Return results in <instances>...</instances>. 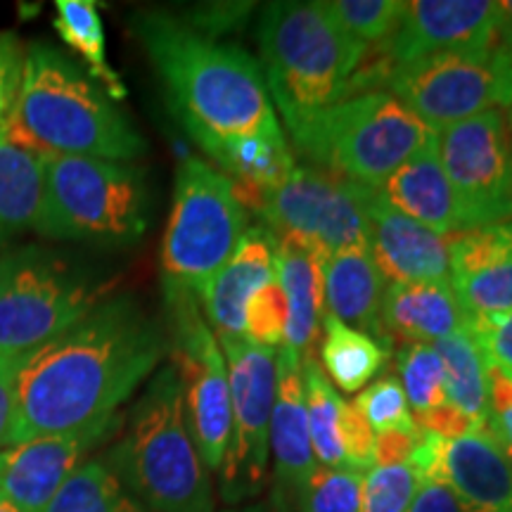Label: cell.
Listing matches in <instances>:
<instances>
[{
  "instance_id": "d6a6232c",
  "label": "cell",
  "mask_w": 512,
  "mask_h": 512,
  "mask_svg": "<svg viewBox=\"0 0 512 512\" xmlns=\"http://www.w3.org/2000/svg\"><path fill=\"white\" fill-rule=\"evenodd\" d=\"M396 368L403 382V394L415 415L448 403L446 370L432 344H401L396 351Z\"/></svg>"
},
{
  "instance_id": "6da1fadb",
  "label": "cell",
  "mask_w": 512,
  "mask_h": 512,
  "mask_svg": "<svg viewBox=\"0 0 512 512\" xmlns=\"http://www.w3.org/2000/svg\"><path fill=\"white\" fill-rule=\"evenodd\" d=\"M169 339L131 294L102 299L62 335L17 363L8 446L110 427L162 368Z\"/></svg>"
},
{
  "instance_id": "8992f818",
  "label": "cell",
  "mask_w": 512,
  "mask_h": 512,
  "mask_svg": "<svg viewBox=\"0 0 512 512\" xmlns=\"http://www.w3.org/2000/svg\"><path fill=\"white\" fill-rule=\"evenodd\" d=\"M437 131L389 91H368L328 107L292 133L313 169L377 190L413 155L434 143Z\"/></svg>"
},
{
  "instance_id": "816d5d0a",
  "label": "cell",
  "mask_w": 512,
  "mask_h": 512,
  "mask_svg": "<svg viewBox=\"0 0 512 512\" xmlns=\"http://www.w3.org/2000/svg\"><path fill=\"white\" fill-rule=\"evenodd\" d=\"M0 512H24V510H19L17 505H12L8 498H3L0 496Z\"/></svg>"
},
{
  "instance_id": "603a6c76",
  "label": "cell",
  "mask_w": 512,
  "mask_h": 512,
  "mask_svg": "<svg viewBox=\"0 0 512 512\" xmlns=\"http://www.w3.org/2000/svg\"><path fill=\"white\" fill-rule=\"evenodd\" d=\"M377 200L434 233H463V216L437 152V138L375 190Z\"/></svg>"
},
{
  "instance_id": "4fadbf2b",
  "label": "cell",
  "mask_w": 512,
  "mask_h": 512,
  "mask_svg": "<svg viewBox=\"0 0 512 512\" xmlns=\"http://www.w3.org/2000/svg\"><path fill=\"white\" fill-rule=\"evenodd\" d=\"M389 93L432 131L460 124L494 107H505L503 67L494 43L446 50L394 69Z\"/></svg>"
},
{
  "instance_id": "ba28073f",
  "label": "cell",
  "mask_w": 512,
  "mask_h": 512,
  "mask_svg": "<svg viewBox=\"0 0 512 512\" xmlns=\"http://www.w3.org/2000/svg\"><path fill=\"white\" fill-rule=\"evenodd\" d=\"M102 302V285L41 247L0 256V356L22 361Z\"/></svg>"
},
{
  "instance_id": "e575fe53",
  "label": "cell",
  "mask_w": 512,
  "mask_h": 512,
  "mask_svg": "<svg viewBox=\"0 0 512 512\" xmlns=\"http://www.w3.org/2000/svg\"><path fill=\"white\" fill-rule=\"evenodd\" d=\"M420 482L413 465H373L363 475L358 512H408Z\"/></svg>"
},
{
  "instance_id": "c3c4849f",
  "label": "cell",
  "mask_w": 512,
  "mask_h": 512,
  "mask_svg": "<svg viewBox=\"0 0 512 512\" xmlns=\"http://www.w3.org/2000/svg\"><path fill=\"white\" fill-rule=\"evenodd\" d=\"M498 55V53H496ZM498 60H501V67H503V83H505V107L512 102V57H501L498 55Z\"/></svg>"
},
{
  "instance_id": "d4e9b609",
  "label": "cell",
  "mask_w": 512,
  "mask_h": 512,
  "mask_svg": "<svg viewBox=\"0 0 512 512\" xmlns=\"http://www.w3.org/2000/svg\"><path fill=\"white\" fill-rule=\"evenodd\" d=\"M323 264L325 256L309 242L283 235L275 249V280L287 302V332L283 347L297 356L313 354L318 337L323 304Z\"/></svg>"
},
{
  "instance_id": "3957f363",
  "label": "cell",
  "mask_w": 512,
  "mask_h": 512,
  "mask_svg": "<svg viewBox=\"0 0 512 512\" xmlns=\"http://www.w3.org/2000/svg\"><path fill=\"white\" fill-rule=\"evenodd\" d=\"M3 133L41 157L133 162L147 150L110 95L48 43L24 50L22 86Z\"/></svg>"
},
{
  "instance_id": "f546056e",
  "label": "cell",
  "mask_w": 512,
  "mask_h": 512,
  "mask_svg": "<svg viewBox=\"0 0 512 512\" xmlns=\"http://www.w3.org/2000/svg\"><path fill=\"white\" fill-rule=\"evenodd\" d=\"M302 382L313 458L320 467L344 470L342 444L349 403L332 387L313 354L302 358Z\"/></svg>"
},
{
  "instance_id": "9a60e30c",
  "label": "cell",
  "mask_w": 512,
  "mask_h": 512,
  "mask_svg": "<svg viewBox=\"0 0 512 512\" xmlns=\"http://www.w3.org/2000/svg\"><path fill=\"white\" fill-rule=\"evenodd\" d=\"M411 465L420 479L444 484L465 512H512V460L489 425L458 439L422 432Z\"/></svg>"
},
{
  "instance_id": "681fc988",
  "label": "cell",
  "mask_w": 512,
  "mask_h": 512,
  "mask_svg": "<svg viewBox=\"0 0 512 512\" xmlns=\"http://www.w3.org/2000/svg\"><path fill=\"white\" fill-rule=\"evenodd\" d=\"M503 117H505V133H508V145H510V155H512V102H510V105H508V107H505Z\"/></svg>"
},
{
  "instance_id": "4dcf8cb0",
  "label": "cell",
  "mask_w": 512,
  "mask_h": 512,
  "mask_svg": "<svg viewBox=\"0 0 512 512\" xmlns=\"http://www.w3.org/2000/svg\"><path fill=\"white\" fill-rule=\"evenodd\" d=\"M446 370V396L453 408L477 425H489V373L467 325L432 344Z\"/></svg>"
},
{
  "instance_id": "e0dca14e",
  "label": "cell",
  "mask_w": 512,
  "mask_h": 512,
  "mask_svg": "<svg viewBox=\"0 0 512 512\" xmlns=\"http://www.w3.org/2000/svg\"><path fill=\"white\" fill-rule=\"evenodd\" d=\"M117 427L121 420L98 430L48 434L5 446L0 451V496L24 512H43L64 482L86 463L88 453Z\"/></svg>"
},
{
  "instance_id": "7402d4cb",
  "label": "cell",
  "mask_w": 512,
  "mask_h": 512,
  "mask_svg": "<svg viewBox=\"0 0 512 512\" xmlns=\"http://www.w3.org/2000/svg\"><path fill=\"white\" fill-rule=\"evenodd\" d=\"M190 138L207 152L214 169L233 183L245 211H259L264 192L283 183L297 166L283 131L249 136L190 133Z\"/></svg>"
},
{
  "instance_id": "f5cc1de1",
  "label": "cell",
  "mask_w": 512,
  "mask_h": 512,
  "mask_svg": "<svg viewBox=\"0 0 512 512\" xmlns=\"http://www.w3.org/2000/svg\"><path fill=\"white\" fill-rule=\"evenodd\" d=\"M510 460H512V458H510Z\"/></svg>"
},
{
  "instance_id": "ee69618b",
  "label": "cell",
  "mask_w": 512,
  "mask_h": 512,
  "mask_svg": "<svg viewBox=\"0 0 512 512\" xmlns=\"http://www.w3.org/2000/svg\"><path fill=\"white\" fill-rule=\"evenodd\" d=\"M413 420L420 432L437 434V437H444V439H458L470 432L482 430V425H477L475 420L467 418L465 413H460L458 408L451 406V403H444V406L434 408V411L415 415Z\"/></svg>"
},
{
  "instance_id": "5bb4252c",
  "label": "cell",
  "mask_w": 512,
  "mask_h": 512,
  "mask_svg": "<svg viewBox=\"0 0 512 512\" xmlns=\"http://www.w3.org/2000/svg\"><path fill=\"white\" fill-rule=\"evenodd\" d=\"M437 152L465 230L512 219V155L501 107L439 131Z\"/></svg>"
},
{
  "instance_id": "ac0fdd59",
  "label": "cell",
  "mask_w": 512,
  "mask_h": 512,
  "mask_svg": "<svg viewBox=\"0 0 512 512\" xmlns=\"http://www.w3.org/2000/svg\"><path fill=\"white\" fill-rule=\"evenodd\" d=\"M451 287L467 316L512 311V219L451 235Z\"/></svg>"
},
{
  "instance_id": "7bdbcfd3",
  "label": "cell",
  "mask_w": 512,
  "mask_h": 512,
  "mask_svg": "<svg viewBox=\"0 0 512 512\" xmlns=\"http://www.w3.org/2000/svg\"><path fill=\"white\" fill-rule=\"evenodd\" d=\"M422 432L415 430H389L375 434L373 465H411L418 453Z\"/></svg>"
},
{
  "instance_id": "836d02e7",
  "label": "cell",
  "mask_w": 512,
  "mask_h": 512,
  "mask_svg": "<svg viewBox=\"0 0 512 512\" xmlns=\"http://www.w3.org/2000/svg\"><path fill=\"white\" fill-rule=\"evenodd\" d=\"M325 8L337 24L361 41L363 46H380L399 27L406 3L403 0H335Z\"/></svg>"
},
{
  "instance_id": "4316f807",
  "label": "cell",
  "mask_w": 512,
  "mask_h": 512,
  "mask_svg": "<svg viewBox=\"0 0 512 512\" xmlns=\"http://www.w3.org/2000/svg\"><path fill=\"white\" fill-rule=\"evenodd\" d=\"M46 157L0 131V240L34 230L43 200Z\"/></svg>"
},
{
  "instance_id": "d590c367",
  "label": "cell",
  "mask_w": 512,
  "mask_h": 512,
  "mask_svg": "<svg viewBox=\"0 0 512 512\" xmlns=\"http://www.w3.org/2000/svg\"><path fill=\"white\" fill-rule=\"evenodd\" d=\"M354 408L366 418L375 434L389 430H415L411 406H408L401 382L392 375L368 384L356 396Z\"/></svg>"
},
{
  "instance_id": "7a4b0ae2",
  "label": "cell",
  "mask_w": 512,
  "mask_h": 512,
  "mask_svg": "<svg viewBox=\"0 0 512 512\" xmlns=\"http://www.w3.org/2000/svg\"><path fill=\"white\" fill-rule=\"evenodd\" d=\"M133 29L188 133H280L261 64L240 46L190 29L169 12H140Z\"/></svg>"
},
{
  "instance_id": "b9f144b4",
  "label": "cell",
  "mask_w": 512,
  "mask_h": 512,
  "mask_svg": "<svg viewBox=\"0 0 512 512\" xmlns=\"http://www.w3.org/2000/svg\"><path fill=\"white\" fill-rule=\"evenodd\" d=\"M254 10L252 3H211L200 5L181 19L183 24H188L190 29L200 31V34L214 38L226 31L235 29L245 19L249 12Z\"/></svg>"
},
{
  "instance_id": "f35d334b",
  "label": "cell",
  "mask_w": 512,
  "mask_h": 512,
  "mask_svg": "<svg viewBox=\"0 0 512 512\" xmlns=\"http://www.w3.org/2000/svg\"><path fill=\"white\" fill-rule=\"evenodd\" d=\"M467 330L482 351L486 366L512 375V311L496 316H467Z\"/></svg>"
},
{
  "instance_id": "484cf974",
  "label": "cell",
  "mask_w": 512,
  "mask_h": 512,
  "mask_svg": "<svg viewBox=\"0 0 512 512\" xmlns=\"http://www.w3.org/2000/svg\"><path fill=\"white\" fill-rule=\"evenodd\" d=\"M382 325L389 342L434 344L467 325L451 283L389 285L382 302Z\"/></svg>"
},
{
  "instance_id": "cb8c5ba5",
  "label": "cell",
  "mask_w": 512,
  "mask_h": 512,
  "mask_svg": "<svg viewBox=\"0 0 512 512\" xmlns=\"http://www.w3.org/2000/svg\"><path fill=\"white\" fill-rule=\"evenodd\" d=\"M384 278L377 271L368 247L344 249L323 264L325 313L358 332L375 337L382 347H392L382 325Z\"/></svg>"
},
{
  "instance_id": "9c48e42d",
  "label": "cell",
  "mask_w": 512,
  "mask_h": 512,
  "mask_svg": "<svg viewBox=\"0 0 512 512\" xmlns=\"http://www.w3.org/2000/svg\"><path fill=\"white\" fill-rule=\"evenodd\" d=\"M245 233L247 211L233 183L204 159L185 155L176 169L174 204L162 240V280L197 294L233 256Z\"/></svg>"
},
{
  "instance_id": "7c38bea8",
  "label": "cell",
  "mask_w": 512,
  "mask_h": 512,
  "mask_svg": "<svg viewBox=\"0 0 512 512\" xmlns=\"http://www.w3.org/2000/svg\"><path fill=\"white\" fill-rule=\"evenodd\" d=\"M373 195L375 190L313 166H294L283 183L264 192L256 214L275 238H299L328 259L344 249L368 247Z\"/></svg>"
},
{
  "instance_id": "7dc6e473",
  "label": "cell",
  "mask_w": 512,
  "mask_h": 512,
  "mask_svg": "<svg viewBox=\"0 0 512 512\" xmlns=\"http://www.w3.org/2000/svg\"><path fill=\"white\" fill-rule=\"evenodd\" d=\"M494 48L501 57H512V0L498 3Z\"/></svg>"
},
{
  "instance_id": "60d3db41",
  "label": "cell",
  "mask_w": 512,
  "mask_h": 512,
  "mask_svg": "<svg viewBox=\"0 0 512 512\" xmlns=\"http://www.w3.org/2000/svg\"><path fill=\"white\" fill-rule=\"evenodd\" d=\"M489 373V427L512 458V375L486 366Z\"/></svg>"
},
{
  "instance_id": "44dd1931",
  "label": "cell",
  "mask_w": 512,
  "mask_h": 512,
  "mask_svg": "<svg viewBox=\"0 0 512 512\" xmlns=\"http://www.w3.org/2000/svg\"><path fill=\"white\" fill-rule=\"evenodd\" d=\"M278 238L266 226H252L242 235L233 256L197 292L216 339L245 337V309L252 294L275 278Z\"/></svg>"
},
{
  "instance_id": "2e32d148",
  "label": "cell",
  "mask_w": 512,
  "mask_h": 512,
  "mask_svg": "<svg viewBox=\"0 0 512 512\" xmlns=\"http://www.w3.org/2000/svg\"><path fill=\"white\" fill-rule=\"evenodd\" d=\"M496 19V0H413L394 34L375 48L394 72L446 50L489 46Z\"/></svg>"
},
{
  "instance_id": "ab89813d",
  "label": "cell",
  "mask_w": 512,
  "mask_h": 512,
  "mask_svg": "<svg viewBox=\"0 0 512 512\" xmlns=\"http://www.w3.org/2000/svg\"><path fill=\"white\" fill-rule=\"evenodd\" d=\"M24 48L12 34L0 31V131L8 124L22 86Z\"/></svg>"
},
{
  "instance_id": "f907efd6",
  "label": "cell",
  "mask_w": 512,
  "mask_h": 512,
  "mask_svg": "<svg viewBox=\"0 0 512 512\" xmlns=\"http://www.w3.org/2000/svg\"><path fill=\"white\" fill-rule=\"evenodd\" d=\"M228 512H278L273 505H245V508H235Z\"/></svg>"
},
{
  "instance_id": "5b68a950",
  "label": "cell",
  "mask_w": 512,
  "mask_h": 512,
  "mask_svg": "<svg viewBox=\"0 0 512 512\" xmlns=\"http://www.w3.org/2000/svg\"><path fill=\"white\" fill-rule=\"evenodd\" d=\"M261 64L266 88L290 133L347 98L368 46L349 36L325 3L280 0L261 10Z\"/></svg>"
},
{
  "instance_id": "8fae6325",
  "label": "cell",
  "mask_w": 512,
  "mask_h": 512,
  "mask_svg": "<svg viewBox=\"0 0 512 512\" xmlns=\"http://www.w3.org/2000/svg\"><path fill=\"white\" fill-rule=\"evenodd\" d=\"M230 384V441L221 467V496L238 505L259 496L268 479L271 418L278 394V351L247 337L219 339Z\"/></svg>"
},
{
  "instance_id": "277c9868",
  "label": "cell",
  "mask_w": 512,
  "mask_h": 512,
  "mask_svg": "<svg viewBox=\"0 0 512 512\" xmlns=\"http://www.w3.org/2000/svg\"><path fill=\"white\" fill-rule=\"evenodd\" d=\"M105 463L143 512H214V491L190 437L174 366H162L147 380Z\"/></svg>"
},
{
  "instance_id": "f1b7e54d",
  "label": "cell",
  "mask_w": 512,
  "mask_h": 512,
  "mask_svg": "<svg viewBox=\"0 0 512 512\" xmlns=\"http://www.w3.org/2000/svg\"><path fill=\"white\" fill-rule=\"evenodd\" d=\"M389 349L375 337L339 323L330 313H323V342H320V363L325 377L344 394L361 392L387 363Z\"/></svg>"
},
{
  "instance_id": "bcb514c9",
  "label": "cell",
  "mask_w": 512,
  "mask_h": 512,
  "mask_svg": "<svg viewBox=\"0 0 512 512\" xmlns=\"http://www.w3.org/2000/svg\"><path fill=\"white\" fill-rule=\"evenodd\" d=\"M408 512H465V510L460 508L458 498L453 496L444 484L422 479Z\"/></svg>"
},
{
  "instance_id": "30bf717a",
  "label": "cell",
  "mask_w": 512,
  "mask_h": 512,
  "mask_svg": "<svg viewBox=\"0 0 512 512\" xmlns=\"http://www.w3.org/2000/svg\"><path fill=\"white\" fill-rule=\"evenodd\" d=\"M171 366L183 389L185 420L204 467L221 472L230 441V384L221 344L204 318L197 294L162 280Z\"/></svg>"
},
{
  "instance_id": "f6af8a7d",
  "label": "cell",
  "mask_w": 512,
  "mask_h": 512,
  "mask_svg": "<svg viewBox=\"0 0 512 512\" xmlns=\"http://www.w3.org/2000/svg\"><path fill=\"white\" fill-rule=\"evenodd\" d=\"M15 358L0 356V451L8 446V434L12 425V408H15Z\"/></svg>"
},
{
  "instance_id": "83f0119b",
  "label": "cell",
  "mask_w": 512,
  "mask_h": 512,
  "mask_svg": "<svg viewBox=\"0 0 512 512\" xmlns=\"http://www.w3.org/2000/svg\"><path fill=\"white\" fill-rule=\"evenodd\" d=\"M53 24L64 46L81 57L86 74L102 91L114 102L126 100V83L107 60L105 27L98 5L93 0H57Z\"/></svg>"
},
{
  "instance_id": "52a82bcc",
  "label": "cell",
  "mask_w": 512,
  "mask_h": 512,
  "mask_svg": "<svg viewBox=\"0 0 512 512\" xmlns=\"http://www.w3.org/2000/svg\"><path fill=\"white\" fill-rule=\"evenodd\" d=\"M150 192L131 162L46 157L43 200L34 230L43 238L126 247L145 235Z\"/></svg>"
},
{
  "instance_id": "74e56055",
  "label": "cell",
  "mask_w": 512,
  "mask_h": 512,
  "mask_svg": "<svg viewBox=\"0 0 512 512\" xmlns=\"http://www.w3.org/2000/svg\"><path fill=\"white\" fill-rule=\"evenodd\" d=\"M287 302L278 280H271L252 294L245 309V337L259 347L273 349L285 342Z\"/></svg>"
},
{
  "instance_id": "d6986e66",
  "label": "cell",
  "mask_w": 512,
  "mask_h": 512,
  "mask_svg": "<svg viewBox=\"0 0 512 512\" xmlns=\"http://www.w3.org/2000/svg\"><path fill=\"white\" fill-rule=\"evenodd\" d=\"M278 361V394H275L271 418V456L275 475L273 505L278 512H290V505H302L306 482L316 470L309 422H306L302 356L283 347L275 356Z\"/></svg>"
},
{
  "instance_id": "8d00e7d4",
  "label": "cell",
  "mask_w": 512,
  "mask_h": 512,
  "mask_svg": "<svg viewBox=\"0 0 512 512\" xmlns=\"http://www.w3.org/2000/svg\"><path fill=\"white\" fill-rule=\"evenodd\" d=\"M361 484L363 472L330 470L318 465L306 482L299 508L304 512H358Z\"/></svg>"
},
{
  "instance_id": "ffe728a7",
  "label": "cell",
  "mask_w": 512,
  "mask_h": 512,
  "mask_svg": "<svg viewBox=\"0 0 512 512\" xmlns=\"http://www.w3.org/2000/svg\"><path fill=\"white\" fill-rule=\"evenodd\" d=\"M368 249L382 278L392 285L451 283V235L408 219L373 195L368 209Z\"/></svg>"
},
{
  "instance_id": "1f68e13d",
  "label": "cell",
  "mask_w": 512,
  "mask_h": 512,
  "mask_svg": "<svg viewBox=\"0 0 512 512\" xmlns=\"http://www.w3.org/2000/svg\"><path fill=\"white\" fill-rule=\"evenodd\" d=\"M43 512H143L105 458H88Z\"/></svg>"
}]
</instances>
